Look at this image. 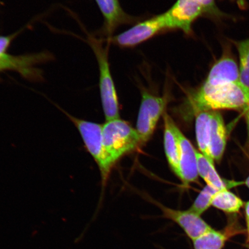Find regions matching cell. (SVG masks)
I'll return each mask as SVG.
<instances>
[{"mask_svg": "<svg viewBox=\"0 0 249 249\" xmlns=\"http://www.w3.org/2000/svg\"><path fill=\"white\" fill-rule=\"evenodd\" d=\"M187 103L195 114L225 109L245 110L249 105V92L241 83L213 86L204 83Z\"/></svg>", "mask_w": 249, "mask_h": 249, "instance_id": "cell-1", "label": "cell"}, {"mask_svg": "<svg viewBox=\"0 0 249 249\" xmlns=\"http://www.w3.org/2000/svg\"><path fill=\"white\" fill-rule=\"evenodd\" d=\"M99 69V89L103 110L107 121L120 119V109L116 87L112 77L108 59V46L94 37L89 38Z\"/></svg>", "mask_w": 249, "mask_h": 249, "instance_id": "cell-2", "label": "cell"}, {"mask_svg": "<svg viewBox=\"0 0 249 249\" xmlns=\"http://www.w3.org/2000/svg\"><path fill=\"white\" fill-rule=\"evenodd\" d=\"M102 136L105 150L114 164L124 155L142 145L136 129L120 118L103 124Z\"/></svg>", "mask_w": 249, "mask_h": 249, "instance_id": "cell-3", "label": "cell"}, {"mask_svg": "<svg viewBox=\"0 0 249 249\" xmlns=\"http://www.w3.org/2000/svg\"><path fill=\"white\" fill-rule=\"evenodd\" d=\"M61 110L79 132L87 151L98 165L101 174L102 186H104L114 164L106 151L103 142V124L80 119Z\"/></svg>", "mask_w": 249, "mask_h": 249, "instance_id": "cell-4", "label": "cell"}, {"mask_svg": "<svg viewBox=\"0 0 249 249\" xmlns=\"http://www.w3.org/2000/svg\"><path fill=\"white\" fill-rule=\"evenodd\" d=\"M166 105V98L155 96L148 92H142L136 129L142 145L153 135L160 116L164 113Z\"/></svg>", "mask_w": 249, "mask_h": 249, "instance_id": "cell-5", "label": "cell"}, {"mask_svg": "<svg viewBox=\"0 0 249 249\" xmlns=\"http://www.w3.org/2000/svg\"><path fill=\"white\" fill-rule=\"evenodd\" d=\"M167 29L163 14L142 21L124 32L109 39L122 47H133L150 39L160 33Z\"/></svg>", "mask_w": 249, "mask_h": 249, "instance_id": "cell-6", "label": "cell"}, {"mask_svg": "<svg viewBox=\"0 0 249 249\" xmlns=\"http://www.w3.org/2000/svg\"><path fill=\"white\" fill-rule=\"evenodd\" d=\"M203 14V8L196 0H177L163 15L167 29H180L189 33L192 23Z\"/></svg>", "mask_w": 249, "mask_h": 249, "instance_id": "cell-7", "label": "cell"}, {"mask_svg": "<svg viewBox=\"0 0 249 249\" xmlns=\"http://www.w3.org/2000/svg\"><path fill=\"white\" fill-rule=\"evenodd\" d=\"M154 204L162 212L163 217L177 224L192 241L212 229L200 215L189 210H174L156 201Z\"/></svg>", "mask_w": 249, "mask_h": 249, "instance_id": "cell-8", "label": "cell"}, {"mask_svg": "<svg viewBox=\"0 0 249 249\" xmlns=\"http://www.w3.org/2000/svg\"><path fill=\"white\" fill-rule=\"evenodd\" d=\"M177 133L178 137L180 151L179 178L182 180L183 185L186 186L191 183L196 182L199 176L196 155L197 150L178 127H177Z\"/></svg>", "mask_w": 249, "mask_h": 249, "instance_id": "cell-9", "label": "cell"}, {"mask_svg": "<svg viewBox=\"0 0 249 249\" xmlns=\"http://www.w3.org/2000/svg\"><path fill=\"white\" fill-rule=\"evenodd\" d=\"M240 83L237 64L228 50L212 67L204 83L209 85Z\"/></svg>", "mask_w": 249, "mask_h": 249, "instance_id": "cell-10", "label": "cell"}, {"mask_svg": "<svg viewBox=\"0 0 249 249\" xmlns=\"http://www.w3.org/2000/svg\"><path fill=\"white\" fill-rule=\"evenodd\" d=\"M164 147L168 163L171 170L179 176L180 144L177 135V126L172 118L166 113L163 114Z\"/></svg>", "mask_w": 249, "mask_h": 249, "instance_id": "cell-11", "label": "cell"}, {"mask_svg": "<svg viewBox=\"0 0 249 249\" xmlns=\"http://www.w3.org/2000/svg\"><path fill=\"white\" fill-rule=\"evenodd\" d=\"M226 128L219 112L211 111L210 121V150L213 160L220 161L226 149Z\"/></svg>", "mask_w": 249, "mask_h": 249, "instance_id": "cell-12", "label": "cell"}, {"mask_svg": "<svg viewBox=\"0 0 249 249\" xmlns=\"http://www.w3.org/2000/svg\"><path fill=\"white\" fill-rule=\"evenodd\" d=\"M196 135L201 154L214 164L210 150V121L211 111H203L196 114Z\"/></svg>", "mask_w": 249, "mask_h": 249, "instance_id": "cell-13", "label": "cell"}, {"mask_svg": "<svg viewBox=\"0 0 249 249\" xmlns=\"http://www.w3.org/2000/svg\"><path fill=\"white\" fill-rule=\"evenodd\" d=\"M105 18L106 29L109 34L127 19L118 0H95Z\"/></svg>", "mask_w": 249, "mask_h": 249, "instance_id": "cell-14", "label": "cell"}, {"mask_svg": "<svg viewBox=\"0 0 249 249\" xmlns=\"http://www.w3.org/2000/svg\"><path fill=\"white\" fill-rule=\"evenodd\" d=\"M198 173L199 176L203 179L207 185L217 190L228 189L229 187L235 186L239 183L230 182L227 183L225 180L220 178L216 170L214 169V164L211 163L207 158L200 152L197 151Z\"/></svg>", "mask_w": 249, "mask_h": 249, "instance_id": "cell-15", "label": "cell"}, {"mask_svg": "<svg viewBox=\"0 0 249 249\" xmlns=\"http://www.w3.org/2000/svg\"><path fill=\"white\" fill-rule=\"evenodd\" d=\"M212 205L226 213H236L244 205L241 198L228 191V189L220 190L214 196Z\"/></svg>", "mask_w": 249, "mask_h": 249, "instance_id": "cell-16", "label": "cell"}, {"mask_svg": "<svg viewBox=\"0 0 249 249\" xmlns=\"http://www.w3.org/2000/svg\"><path fill=\"white\" fill-rule=\"evenodd\" d=\"M226 241L224 233L212 229L193 241L195 249H222Z\"/></svg>", "mask_w": 249, "mask_h": 249, "instance_id": "cell-17", "label": "cell"}, {"mask_svg": "<svg viewBox=\"0 0 249 249\" xmlns=\"http://www.w3.org/2000/svg\"><path fill=\"white\" fill-rule=\"evenodd\" d=\"M233 43L237 48L240 59V83L249 92V38L243 41L233 42Z\"/></svg>", "mask_w": 249, "mask_h": 249, "instance_id": "cell-18", "label": "cell"}, {"mask_svg": "<svg viewBox=\"0 0 249 249\" xmlns=\"http://www.w3.org/2000/svg\"><path fill=\"white\" fill-rule=\"evenodd\" d=\"M219 191L207 185L202 189L189 210L201 216L211 206L214 196Z\"/></svg>", "mask_w": 249, "mask_h": 249, "instance_id": "cell-19", "label": "cell"}, {"mask_svg": "<svg viewBox=\"0 0 249 249\" xmlns=\"http://www.w3.org/2000/svg\"><path fill=\"white\" fill-rule=\"evenodd\" d=\"M204 9V14L214 18H222L226 17L217 8L214 0H196Z\"/></svg>", "mask_w": 249, "mask_h": 249, "instance_id": "cell-20", "label": "cell"}, {"mask_svg": "<svg viewBox=\"0 0 249 249\" xmlns=\"http://www.w3.org/2000/svg\"><path fill=\"white\" fill-rule=\"evenodd\" d=\"M18 34V33H16L8 36H0V54L7 53L9 46Z\"/></svg>", "mask_w": 249, "mask_h": 249, "instance_id": "cell-21", "label": "cell"}, {"mask_svg": "<svg viewBox=\"0 0 249 249\" xmlns=\"http://www.w3.org/2000/svg\"><path fill=\"white\" fill-rule=\"evenodd\" d=\"M245 114L246 122H247L248 131V144L249 145V105L244 110Z\"/></svg>", "mask_w": 249, "mask_h": 249, "instance_id": "cell-22", "label": "cell"}, {"mask_svg": "<svg viewBox=\"0 0 249 249\" xmlns=\"http://www.w3.org/2000/svg\"><path fill=\"white\" fill-rule=\"evenodd\" d=\"M245 209L247 219H249V201L247 202V204H246Z\"/></svg>", "mask_w": 249, "mask_h": 249, "instance_id": "cell-23", "label": "cell"}, {"mask_svg": "<svg viewBox=\"0 0 249 249\" xmlns=\"http://www.w3.org/2000/svg\"><path fill=\"white\" fill-rule=\"evenodd\" d=\"M245 184L249 188V176L248 177V178L247 179V180H246Z\"/></svg>", "mask_w": 249, "mask_h": 249, "instance_id": "cell-24", "label": "cell"}, {"mask_svg": "<svg viewBox=\"0 0 249 249\" xmlns=\"http://www.w3.org/2000/svg\"><path fill=\"white\" fill-rule=\"evenodd\" d=\"M247 221H248V231H249V219H247Z\"/></svg>", "mask_w": 249, "mask_h": 249, "instance_id": "cell-25", "label": "cell"}]
</instances>
